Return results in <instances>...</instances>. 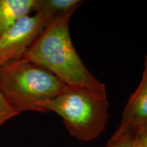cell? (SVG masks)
Masks as SVG:
<instances>
[{
	"label": "cell",
	"mask_w": 147,
	"mask_h": 147,
	"mask_svg": "<svg viewBox=\"0 0 147 147\" xmlns=\"http://www.w3.org/2000/svg\"><path fill=\"white\" fill-rule=\"evenodd\" d=\"M147 123V55L144 62V70L138 87L129 98L123 112L120 125L115 134L136 129Z\"/></svg>",
	"instance_id": "5"
},
{
	"label": "cell",
	"mask_w": 147,
	"mask_h": 147,
	"mask_svg": "<svg viewBox=\"0 0 147 147\" xmlns=\"http://www.w3.org/2000/svg\"><path fill=\"white\" fill-rule=\"evenodd\" d=\"M133 131L134 132V146L147 147V123Z\"/></svg>",
	"instance_id": "10"
},
{
	"label": "cell",
	"mask_w": 147,
	"mask_h": 147,
	"mask_svg": "<svg viewBox=\"0 0 147 147\" xmlns=\"http://www.w3.org/2000/svg\"><path fill=\"white\" fill-rule=\"evenodd\" d=\"M42 113L53 112L63 121L71 136L89 142L105 130L109 104L106 90L69 87L39 105Z\"/></svg>",
	"instance_id": "3"
},
{
	"label": "cell",
	"mask_w": 147,
	"mask_h": 147,
	"mask_svg": "<svg viewBox=\"0 0 147 147\" xmlns=\"http://www.w3.org/2000/svg\"><path fill=\"white\" fill-rule=\"evenodd\" d=\"M17 113L11 108L0 89V127L6 121L17 116Z\"/></svg>",
	"instance_id": "9"
},
{
	"label": "cell",
	"mask_w": 147,
	"mask_h": 147,
	"mask_svg": "<svg viewBox=\"0 0 147 147\" xmlns=\"http://www.w3.org/2000/svg\"><path fill=\"white\" fill-rule=\"evenodd\" d=\"M48 24L38 13L25 16L0 35V66L21 59Z\"/></svg>",
	"instance_id": "4"
},
{
	"label": "cell",
	"mask_w": 147,
	"mask_h": 147,
	"mask_svg": "<svg viewBox=\"0 0 147 147\" xmlns=\"http://www.w3.org/2000/svg\"><path fill=\"white\" fill-rule=\"evenodd\" d=\"M106 147H135L134 131L120 134L115 133L108 140Z\"/></svg>",
	"instance_id": "8"
},
{
	"label": "cell",
	"mask_w": 147,
	"mask_h": 147,
	"mask_svg": "<svg viewBox=\"0 0 147 147\" xmlns=\"http://www.w3.org/2000/svg\"><path fill=\"white\" fill-rule=\"evenodd\" d=\"M67 88L50 71L25 58L0 66V89L17 115L26 111L42 113L40 104Z\"/></svg>",
	"instance_id": "2"
},
{
	"label": "cell",
	"mask_w": 147,
	"mask_h": 147,
	"mask_svg": "<svg viewBox=\"0 0 147 147\" xmlns=\"http://www.w3.org/2000/svg\"><path fill=\"white\" fill-rule=\"evenodd\" d=\"M36 0H0V35L20 18L34 12Z\"/></svg>",
	"instance_id": "6"
},
{
	"label": "cell",
	"mask_w": 147,
	"mask_h": 147,
	"mask_svg": "<svg viewBox=\"0 0 147 147\" xmlns=\"http://www.w3.org/2000/svg\"><path fill=\"white\" fill-rule=\"evenodd\" d=\"M82 3L80 0H36L34 13L40 14L49 23L57 18L74 14Z\"/></svg>",
	"instance_id": "7"
},
{
	"label": "cell",
	"mask_w": 147,
	"mask_h": 147,
	"mask_svg": "<svg viewBox=\"0 0 147 147\" xmlns=\"http://www.w3.org/2000/svg\"><path fill=\"white\" fill-rule=\"evenodd\" d=\"M73 14L48 23L23 57L50 71L69 87L106 90L89 71L74 47L69 33Z\"/></svg>",
	"instance_id": "1"
}]
</instances>
